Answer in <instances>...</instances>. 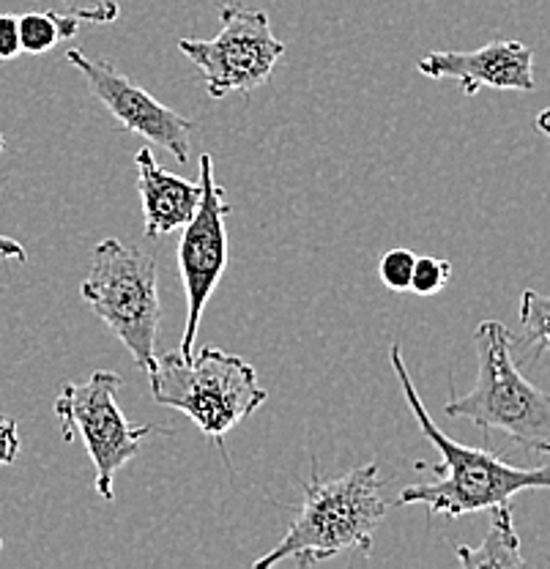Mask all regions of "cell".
<instances>
[{
    "instance_id": "cell-6",
    "label": "cell",
    "mask_w": 550,
    "mask_h": 569,
    "mask_svg": "<svg viewBox=\"0 0 550 569\" xmlns=\"http://www.w3.org/2000/svg\"><path fill=\"white\" fill-rule=\"evenodd\" d=\"M121 383L118 372L97 370L86 383H67L56 397V417L61 422L63 441L80 438L97 468L93 488L104 501L116 498V473L138 458L146 438L157 430L151 425H132L118 408L116 391Z\"/></svg>"
},
{
    "instance_id": "cell-18",
    "label": "cell",
    "mask_w": 550,
    "mask_h": 569,
    "mask_svg": "<svg viewBox=\"0 0 550 569\" xmlns=\"http://www.w3.org/2000/svg\"><path fill=\"white\" fill-rule=\"evenodd\" d=\"M20 52V20L14 14H0V61H14Z\"/></svg>"
},
{
    "instance_id": "cell-21",
    "label": "cell",
    "mask_w": 550,
    "mask_h": 569,
    "mask_svg": "<svg viewBox=\"0 0 550 569\" xmlns=\"http://www.w3.org/2000/svg\"><path fill=\"white\" fill-rule=\"evenodd\" d=\"M537 129L550 140V104L540 112V118H537Z\"/></svg>"
},
{
    "instance_id": "cell-4",
    "label": "cell",
    "mask_w": 550,
    "mask_h": 569,
    "mask_svg": "<svg viewBox=\"0 0 550 569\" xmlns=\"http://www.w3.org/2000/svg\"><path fill=\"white\" fill-rule=\"evenodd\" d=\"M148 383L159 406L187 413L220 447L236 425L269 400L250 361L211 346L189 359L179 351L164 353Z\"/></svg>"
},
{
    "instance_id": "cell-23",
    "label": "cell",
    "mask_w": 550,
    "mask_h": 569,
    "mask_svg": "<svg viewBox=\"0 0 550 569\" xmlns=\"http://www.w3.org/2000/svg\"><path fill=\"white\" fill-rule=\"evenodd\" d=\"M0 548H3V539H0Z\"/></svg>"
},
{
    "instance_id": "cell-14",
    "label": "cell",
    "mask_w": 550,
    "mask_h": 569,
    "mask_svg": "<svg viewBox=\"0 0 550 569\" xmlns=\"http://www.w3.org/2000/svg\"><path fill=\"white\" fill-rule=\"evenodd\" d=\"M520 329H523V346L534 348L537 353L550 351V296L523 290V296H520Z\"/></svg>"
},
{
    "instance_id": "cell-5",
    "label": "cell",
    "mask_w": 550,
    "mask_h": 569,
    "mask_svg": "<svg viewBox=\"0 0 550 569\" xmlns=\"http://www.w3.org/2000/svg\"><path fill=\"white\" fill-rule=\"evenodd\" d=\"M80 296L132 353L134 365L151 376L162 323L157 258L118 239L99 241L91 269L80 282Z\"/></svg>"
},
{
    "instance_id": "cell-11",
    "label": "cell",
    "mask_w": 550,
    "mask_h": 569,
    "mask_svg": "<svg viewBox=\"0 0 550 569\" xmlns=\"http://www.w3.org/2000/svg\"><path fill=\"white\" fill-rule=\"evenodd\" d=\"M134 168H138V192L140 203H143L146 239L157 241L162 236L173 233V230H181L198 211L203 187L164 170L148 146L138 151Z\"/></svg>"
},
{
    "instance_id": "cell-19",
    "label": "cell",
    "mask_w": 550,
    "mask_h": 569,
    "mask_svg": "<svg viewBox=\"0 0 550 569\" xmlns=\"http://www.w3.org/2000/svg\"><path fill=\"white\" fill-rule=\"evenodd\" d=\"M17 455H20V430L14 419L0 413V466H11Z\"/></svg>"
},
{
    "instance_id": "cell-20",
    "label": "cell",
    "mask_w": 550,
    "mask_h": 569,
    "mask_svg": "<svg viewBox=\"0 0 550 569\" xmlns=\"http://www.w3.org/2000/svg\"><path fill=\"white\" fill-rule=\"evenodd\" d=\"M0 260H20V263H28V252L20 241L9 239V236H0Z\"/></svg>"
},
{
    "instance_id": "cell-1",
    "label": "cell",
    "mask_w": 550,
    "mask_h": 569,
    "mask_svg": "<svg viewBox=\"0 0 550 569\" xmlns=\"http://www.w3.org/2000/svg\"><path fill=\"white\" fill-rule=\"evenodd\" d=\"M389 359H392V370L398 372L408 408L417 417L428 441L441 455L439 466H428L436 471L433 482H419L406 488L398 496L394 507L422 503V507H428L430 515L460 518V515L482 512V509H493L499 503H510V498L523 493V490H550V462L537 468H514L501 460L499 455L488 452V449L466 447V443L449 438L419 400V391L413 387L411 376H408L403 351H400L398 342L392 346Z\"/></svg>"
},
{
    "instance_id": "cell-15",
    "label": "cell",
    "mask_w": 550,
    "mask_h": 569,
    "mask_svg": "<svg viewBox=\"0 0 550 569\" xmlns=\"http://www.w3.org/2000/svg\"><path fill=\"white\" fill-rule=\"evenodd\" d=\"M452 280V263L447 258H419L413 263V274H411V293L417 296H436L447 288V282Z\"/></svg>"
},
{
    "instance_id": "cell-16",
    "label": "cell",
    "mask_w": 550,
    "mask_h": 569,
    "mask_svg": "<svg viewBox=\"0 0 550 569\" xmlns=\"http://www.w3.org/2000/svg\"><path fill=\"white\" fill-rule=\"evenodd\" d=\"M413 263H417V254H413L411 249H389L381 258V263H378V277H381V282L387 284L392 293H406V290L411 288Z\"/></svg>"
},
{
    "instance_id": "cell-7",
    "label": "cell",
    "mask_w": 550,
    "mask_h": 569,
    "mask_svg": "<svg viewBox=\"0 0 550 569\" xmlns=\"http://www.w3.org/2000/svg\"><path fill=\"white\" fill-rule=\"evenodd\" d=\"M222 31L214 39H181L179 50L203 74L211 99L250 93L269 82L286 44L271 33L269 14L228 3L220 9Z\"/></svg>"
},
{
    "instance_id": "cell-10",
    "label": "cell",
    "mask_w": 550,
    "mask_h": 569,
    "mask_svg": "<svg viewBox=\"0 0 550 569\" xmlns=\"http://www.w3.org/2000/svg\"><path fill=\"white\" fill-rule=\"evenodd\" d=\"M419 74L458 80L466 97L479 88L493 91H534V52L523 41H490L479 50L430 52L417 63Z\"/></svg>"
},
{
    "instance_id": "cell-22",
    "label": "cell",
    "mask_w": 550,
    "mask_h": 569,
    "mask_svg": "<svg viewBox=\"0 0 550 569\" xmlns=\"http://www.w3.org/2000/svg\"><path fill=\"white\" fill-rule=\"evenodd\" d=\"M3 146H6V142H3V134H0V153H3Z\"/></svg>"
},
{
    "instance_id": "cell-2",
    "label": "cell",
    "mask_w": 550,
    "mask_h": 569,
    "mask_svg": "<svg viewBox=\"0 0 550 569\" xmlns=\"http://www.w3.org/2000/svg\"><path fill=\"white\" fill-rule=\"evenodd\" d=\"M301 485L307 501L299 509V518L277 548L260 556L252 567L269 569L282 561H293L296 567L307 569L351 548L370 553L372 533L387 515L378 462H367L337 479H321L318 468L312 466V477Z\"/></svg>"
},
{
    "instance_id": "cell-13",
    "label": "cell",
    "mask_w": 550,
    "mask_h": 569,
    "mask_svg": "<svg viewBox=\"0 0 550 569\" xmlns=\"http://www.w3.org/2000/svg\"><path fill=\"white\" fill-rule=\"evenodd\" d=\"M20 20V47L28 56L56 50L58 41L74 39L80 20L72 14H58V11H28L17 17Z\"/></svg>"
},
{
    "instance_id": "cell-3",
    "label": "cell",
    "mask_w": 550,
    "mask_h": 569,
    "mask_svg": "<svg viewBox=\"0 0 550 569\" xmlns=\"http://www.w3.org/2000/svg\"><path fill=\"white\" fill-rule=\"evenodd\" d=\"M479 372L474 389L447 402V417L469 419L484 436L501 430L531 452L550 455V395L529 381L512 359L501 320H482L474 331Z\"/></svg>"
},
{
    "instance_id": "cell-9",
    "label": "cell",
    "mask_w": 550,
    "mask_h": 569,
    "mask_svg": "<svg viewBox=\"0 0 550 569\" xmlns=\"http://www.w3.org/2000/svg\"><path fill=\"white\" fill-rule=\"evenodd\" d=\"M67 58L86 77L93 97L108 107L112 118L127 132L140 134V138L151 140L153 146L168 148L181 164L189 162V138L194 132V123L189 118L153 99L146 88H140L123 71H118L112 61H104V58L93 61L82 50H69Z\"/></svg>"
},
{
    "instance_id": "cell-12",
    "label": "cell",
    "mask_w": 550,
    "mask_h": 569,
    "mask_svg": "<svg viewBox=\"0 0 550 569\" xmlns=\"http://www.w3.org/2000/svg\"><path fill=\"white\" fill-rule=\"evenodd\" d=\"M460 565L469 569H518L526 565L523 553H520V539L512 523L510 503H499L493 507V518H490V531L482 539L479 548L469 545H458L454 548Z\"/></svg>"
},
{
    "instance_id": "cell-17",
    "label": "cell",
    "mask_w": 550,
    "mask_h": 569,
    "mask_svg": "<svg viewBox=\"0 0 550 569\" xmlns=\"http://www.w3.org/2000/svg\"><path fill=\"white\" fill-rule=\"evenodd\" d=\"M67 14L80 22H93V26H110L121 17L118 0H63Z\"/></svg>"
},
{
    "instance_id": "cell-8",
    "label": "cell",
    "mask_w": 550,
    "mask_h": 569,
    "mask_svg": "<svg viewBox=\"0 0 550 569\" xmlns=\"http://www.w3.org/2000/svg\"><path fill=\"white\" fill-rule=\"evenodd\" d=\"M200 206L194 217L183 224L179 244V271L187 293V323H183L181 356L194 353V337H198L200 316L209 305L211 293L220 284L228 269V230L224 222L230 217V206L224 203V189L214 178V157L200 153Z\"/></svg>"
}]
</instances>
